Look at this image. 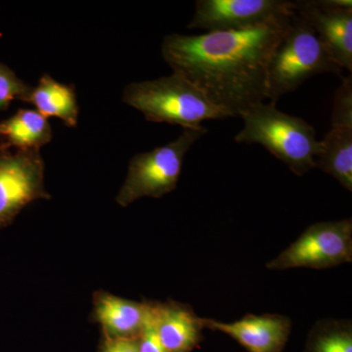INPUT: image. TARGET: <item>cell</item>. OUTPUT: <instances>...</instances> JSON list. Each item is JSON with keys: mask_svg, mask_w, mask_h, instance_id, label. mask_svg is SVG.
<instances>
[{"mask_svg": "<svg viewBox=\"0 0 352 352\" xmlns=\"http://www.w3.org/2000/svg\"><path fill=\"white\" fill-rule=\"evenodd\" d=\"M295 14L239 31L168 34L162 43V56L214 105L231 117H241L266 99L271 55Z\"/></svg>", "mask_w": 352, "mask_h": 352, "instance_id": "obj_1", "label": "cell"}, {"mask_svg": "<svg viewBox=\"0 0 352 352\" xmlns=\"http://www.w3.org/2000/svg\"><path fill=\"white\" fill-rule=\"evenodd\" d=\"M41 151H20L0 145V228L10 226L23 208L50 200Z\"/></svg>", "mask_w": 352, "mask_h": 352, "instance_id": "obj_7", "label": "cell"}, {"mask_svg": "<svg viewBox=\"0 0 352 352\" xmlns=\"http://www.w3.org/2000/svg\"><path fill=\"white\" fill-rule=\"evenodd\" d=\"M122 102L139 111L148 122L175 124L183 129H201V122L231 117L217 107L186 78L173 72L154 80L131 82Z\"/></svg>", "mask_w": 352, "mask_h": 352, "instance_id": "obj_2", "label": "cell"}, {"mask_svg": "<svg viewBox=\"0 0 352 352\" xmlns=\"http://www.w3.org/2000/svg\"><path fill=\"white\" fill-rule=\"evenodd\" d=\"M331 73L340 76L314 30L300 16L292 17L288 30L273 50L266 76V98L271 103L296 91L312 76Z\"/></svg>", "mask_w": 352, "mask_h": 352, "instance_id": "obj_4", "label": "cell"}, {"mask_svg": "<svg viewBox=\"0 0 352 352\" xmlns=\"http://www.w3.org/2000/svg\"><path fill=\"white\" fill-rule=\"evenodd\" d=\"M32 87L21 80L10 67L0 62V112L13 101L27 102Z\"/></svg>", "mask_w": 352, "mask_h": 352, "instance_id": "obj_17", "label": "cell"}, {"mask_svg": "<svg viewBox=\"0 0 352 352\" xmlns=\"http://www.w3.org/2000/svg\"><path fill=\"white\" fill-rule=\"evenodd\" d=\"M332 127H352L351 76L342 78V85L333 97Z\"/></svg>", "mask_w": 352, "mask_h": 352, "instance_id": "obj_18", "label": "cell"}, {"mask_svg": "<svg viewBox=\"0 0 352 352\" xmlns=\"http://www.w3.org/2000/svg\"><path fill=\"white\" fill-rule=\"evenodd\" d=\"M48 119L34 109H20L0 122L1 146L20 151H41L52 140Z\"/></svg>", "mask_w": 352, "mask_h": 352, "instance_id": "obj_13", "label": "cell"}, {"mask_svg": "<svg viewBox=\"0 0 352 352\" xmlns=\"http://www.w3.org/2000/svg\"><path fill=\"white\" fill-rule=\"evenodd\" d=\"M305 352H352V322L326 318L315 322L305 342Z\"/></svg>", "mask_w": 352, "mask_h": 352, "instance_id": "obj_16", "label": "cell"}, {"mask_svg": "<svg viewBox=\"0 0 352 352\" xmlns=\"http://www.w3.org/2000/svg\"><path fill=\"white\" fill-rule=\"evenodd\" d=\"M204 329L226 333L250 352H282L292 332V320L281 314H247L226 323L203 318Z\"/></svg>", "mask_w": 352, "mask_h": 352, "instance_id": "obj_10", "label": "cell"}, {"mask_svg": "<svg viewBox=\"0 0 352 352\" xmlns=\"http://www.w3.org/2000/svg\"><path fill=\"white\" fill-rule=\"evenodd\" d=\"M138 352H166L157 336L154 318H153L152 305L150 302V311L144 327L138 337Z\"/></svg>", "mask_w": 352, "mask_h": 352, "instance_id": "obj_19", "label": "cell"}, {"mask_svg": "<svg viewBox=\"0 0 352 352\" xmlns=\"http://www.w3.org/2000/svg\"><path fill=\"white\" fill-rule=\"evenodd\" d=\"M294 13L295 1L288 0H198L188 29L239 31Z\"/></svg>", "mask_w": 352, "mask_h": 352, "instance_id": "obj_8", "label": "cell"}, {"mask_svg": "<svg viewBox=\"0 0 352 352\" xmlns=\"http://www.w3.org/2000/svg\"><path fill=\"white\" fill-rule=\"evenodd\" d=\"M315 168L328 173L352 192V127H331L320 140Z\"/></svg>", "mask_w": 352, "mask_h": 352, "instance_id": "obj_15", "label": "cell"}, {"mask_svg": "<svg viewBox=\"0 0 352 352\" xmlns=\"http://www.w3.org/2000/svg\"><path fill=\"white\" fill-rule=\"evenodd\" d=\"M101 352H138V338H111L104 336Z\"/></svg>", "mask_w": 352, "mask_h": 352, "instance_id": "obj_20", "label": "cell"}, {"mask_svg": "<svg viewBox=\"0 0 352 352\" xmlns=\"http://www.w3.org/2000/svg\"><path fill=\"white\" fill-rule=\"evenodd\" d=\"M352 263V219L317 222L266 263L270 270H327Z\"/></svg>", "mask_w": 352, "mask_h": 352, "instance_id": "obj_6", "label": "cell"}, {"mask_svg": "<svg viewBox=\"0 0 352 352\" xmlns=\"http://www.w3.org/2000/svg\"><path fill=\"white\" fill-rule=\"evenodd\" d=\"M159 339L166 352H192L203 342V318L176 302H151Z\"/></svg>", "mask_w": 352, "mask_h": 352, "instance_id": "obj_11", "label": "cell"}, {"mask_svg": "<svg viewBox=\"0 0 352 352\" xmlns=\"http://www.w3.org/2000/svg\"><path fill=\"white\" fill-rule=\"evenodd\" d=\"M94 318L111 338H138L150 311V302H132L107 292L94 295Z\"/></svg>", "mask_w": 352, "mask_h": 352, "instance_id": "obj_12", "label": "cell"}, {"mask_svg": "<svg viewBox=\"0 0 352 352\" xmlns=\"http://www.w3.org/2000/svg\"><path fill=\"white\" fill-rule=\"evenodd\" d=\"M207 132L205 126L183 129L182 134L168 144L134 155L116 201L120 207L126 208L139 199H159L173 192L177 187L185 156Z\"/></svg>", "mask_w": 352, "mask_h": 352, "instance_id": "obj_5", "label": "cell"}, {"mask_svg": "<svg viewBox=\"0 0 352 352\" xmlns=\"http://www.w3.org/2000/svg\"><path fill=\"white\" fill-rule=\"evenodd\" d=\"M296 14L316 32L340 69L352 71L351 0H298Z\"/></svg>", "mask_w": 352, "mask_h": 352, "instance_id": "obj_9", "label": "cell"}, {"mask_svg": "<svg viewBox=\"0 0 352 352\" xmlns=\"http://www.w3.org/2000/svg\"><path fill=\"white\" fill-rule=\"evenodd\" d=\"M241 118L244 126L236 134V142L263 146L298 176L315 168L320 141L307 120L281 112L276 104L263 102L248 109Z\"/></svg>", "mask_w": 352, "mask_h": 352, "instance_id": "obj_3", "label": "cell"}, {"mask_svg": "<svg viewBox=\"0 0 352 352\" xmlns=\"http://www.w3.org/2000/svg\"><path fill=\"white\" fill-rule=\"evenodd\" d=\"M25 103L34 106V110L46 119L57 118L68 127L78 124L80 108L75 87L58 82L48 74H44L38 85L32 87Z\"/></svg>", "mask_w": 352, "mask_h": 352, "instance_id": "obj_14", "label": "cell"}]
</instances>
